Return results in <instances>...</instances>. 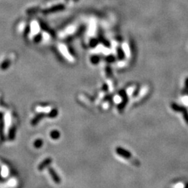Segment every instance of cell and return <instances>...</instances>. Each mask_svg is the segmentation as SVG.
Wrapping results in <instances>:
<instances>
[{
	"instance_id": "cell-1",
	"label": "cell",
	"mask_w": 188,
	"mask_h": 188,
	"mask_svg": "<svg viewBox=\"0 0 188 188\" xmlns=\"http://www.w3.org/2000/svg\"><path fill=\"white\" fill-rule=\"evenodd\" d=\"M48 173L50 175L51 178H52V180L55 182L56 184H60L61 182V179L59 177V175H58V173H56L55 170H54L53 168L52 167H49L48 169Z\"/></svg>"
},
{
	"instance_id": "cell-2",
	"label": "cell",
	"mask_w": 188,
	"mask_h": 188,
	"mask_svg": "<svg viewBox=\"0 0 188 188\" xmlns=\"http://www.w3.org/2000/svg\"><path fill=\"white\" fill-rule=\"evenodd\" d=\"M116 152L118 155L121 156V157H124V158L129 159L132 157V155L128 150L124 149V148H121V147H117L116 148Z\"/></svg>"
},
{
	"instance_id": "cell-3",
	"label": "cell",
	"mask_w": 188,
	"mask_h": 188,
	"mask_svg": "<svg viewBox=\"0 0 188 188\" xmlns=\"http://www.w3.org/2000/svg\"><path fill=\"white\" fill-rule=\"evenodd\" d=\"M52 162V157H47V158H45L43 161H42V162L39 164V165L38 166V170L39 171H43L45 168H47V166L50 165Z\"/></svg>"
},
{
	"instance_id": "cell-4",
	"label": "cell",
	"mask_w": 188,
	"mask_h": 188,
	"mask_svg": "<svg viewBox=\"0 0 188 188\" xmlns=\"http://www.w3.org/2000/svg\"><path fill=\"white\" fill-rule=\"evenodd\" d=\"M45 116V113H39L38 114H36V116L33 117V119L31 120V125H32V126H36L37 124H38Z\"/></svg>"
},
{
	"instance_id": "cell-5",
	"label": "cell",
	"mask_w": 188,
	"mask_h": 188,
	"mask_svg": "<svg viewBox=\"0 0 188 188\" xmlns=\"http://www.w3.org/2000/svg\"><path fill=\"white\" fill-rule=\"evenodd\" d=\"M15 134H16V127L13 125L10 128L9 132H8V139L11 141L13 140L15 138Z\"/></svg>"
},
{
	"instance_id": "cell-6",
	"label": "cell",
	"mask_w": 188,
	"mask_h": 188,
	"mask_svg": "<svg viewBox=\"0 0 188 188\" xmlns=\"http://www.w3.org/2000/svg\"><path fill=\"white\" fill-rule=\"evenodd\" d=\"M60 136H61V133L56 130H52V132H50V136L52 139L57 140L60 138Z\"/></svg>"
},
{
	"instance_id": "cell-7",
	"label": "cell",
	"mask_w": 188,
	"mask_h": 188,
	"mask_svg": "<svg viewBox=\"0 0 188 188\" xmlns=\"http://www.w3.org/2000/svg\"><path fill=\"white\" fill-rule=\"evenodd\" d=\"M42 145H43V141L41 139H37L35 140L34 143H33V146L36 148H41Z\"/></svg>"
},
{
	"instance_id": "cell-8",
	"label": "cell",
	"mask_w": 188,
	"mask_h": 188,
	"mask_svg": "<svg viewBox=\"0 0 188 188\" xmlns=\"http://www.w3.org/2000/svg\"><path fill=\"white\" fill-rule=\"evenodd\" d=\"M58 115V110L56 109H53L49 111V113H48V114L47 115V116L49 117V118H55V117L57 116Z\"/></svg>"
},
{
	"instance_id": "cell-9",
	"label": "cell",
	"mask_w": 188,
	"mask_h": 188,
	"mask_svg": "<svg viewBox=\"0 0 188 188\" xmlns=\"http://www.w3.org/2000/svg\"><path fill=\"white\" fill-rule=\"evenodd\" d=\"M184 118H185V120L188 123V114L187 113V112H185V110H184Z\"/></svg>"
},
{
	"instance_id": "cell-10",
	"label": "cell",
	"mask_w": 188,
	"mask_h": 188,
	"mask_svg": "<svg viewBox=\"0 0 188 188\" xmlns=\"http://www.w3.org/2000/svg\"><path fill=\"white\" fill-rule=\"evenodd\" d=\"M186 88H188V79H187V81H186Z\"/></svg>"
},
{
	"instance_id": "cell-11",
	"label": "cell",
	"mask_w": 188,
	"mask_h": 188,
	"mask_svg": "<svg viewBox=\"0 0 188 188\" xmlns=\"http://www.w3.org/2000/svg\"><path fill=\"white\" fill-rule=\"evenodd\" d=\"M185 188H188V184L187 185V186H186V187Z\"/></svg>"
}]
</instances>
